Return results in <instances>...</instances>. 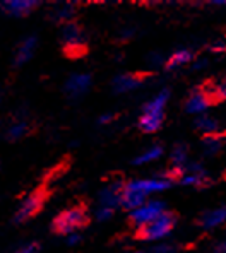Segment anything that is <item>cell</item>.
<instances>
[{
	"instance_id": "obj_21",
	"label": "cell",
	"mask_w": 226,
	"mask_h": 253,
	"mask_svg": "<svg viewBox=\"0 0 226 253\" xmlns=\"http://www.w3.org/2000/svg\"><path fill=\"white\" fill-rule=\"evenodd\" d=\"M161 156H163V147L161 146H153V147L146 149L144 152H140L139 156H136V158L132 159V165H136V166L147 165V163L158 161Z\"/></svg>"
},
{
	"instance_id": "obj_28",
	"label": "cell",
	"mask_w": 226,
	"mask_h": 253,
	"mask_svg": "<svg viewBox=\"0 0 226 253\" xmlns=\"http://www.w3.org/2000/svg\"><path fill=\"white\" fill-rule=\"evenodd\" d=\"M209 50L213 51V53H225V50H226L225 42L223 40H216V42L209 46Z\"/></svg>"
},
{
	"instance_id": "obj_18",
	"label": "cell",
	"mask_w": 226,
	"mask_h": 253,
	"mask_svg": "<svg viewBox=\"0 0 226 253\" xmlns=\"http://www.w3.org/2000/svg\"><path fill=\"white\" fill-rule=\"evenodd\" d=\"M204 92L207 94L209 98L211 105H216V103H221L225 101L226 98V84L225 81H213L211 84L204 85Z\"/></svg>"
},
{
	"instance_id": "obj_6",
	"label": "cell",
	"mask_w": 226,
	"mask_h": 253,
	"mask_svg": "<svg viewBox=\"0 0 226 253\" xmlns=\"http://www.w3.org/2000/svg\"><path fill=\"white\" fill-rule=\"evenodd\" d=\"M60 38L65 46V51H67V55H70V57H76V55H81L84 51L83 29H81V26L77 24V22H74V21L65 22V24L62 26Z\"/></svg>"
},
{
	"instance_id": "obj_23",
	"label": "cell",
	"mask_w": 226,
	"mask_h": 253,
	"mask_svg": "<svg viewBox=\"0 0 226 253\" xmlns=\"http://www.w3.org/2000/svg\"><path fill=\"white\" fill-rule=\"evenodd\" d=\"M72 16H74V3H62V5H58L53 12L55 21L62 22V24L72 21Z\"/></svg>"
},
{
	"instance_id": "obj_3",
	"label": "cell",
	"mask_w": 226,
	"mask_h": 253,
	"mask_svg": "<svg viewBox=\"0 0 226 253\" xmlns=\"http://www.w3.org/2000/svg\"><path fill=\"white\" fill-rule=\"evenodd\" d=\"M177 226V214L172 211H165L161 215L147 222L146 226L136 229V238L142 241H161L168 238Z\"/></svg>"
},
{
	"instance_id": "obj_29",
	"label": "cell",
	"mask_w": 226,
	"mask_h": 253,
	"mask_svg": "<svg viewBox=\"0 0 226 253\" xmlns=\"http://www.w3.org/2000/svg\"><path fill=\"white\" fill-rule=\"evenodd\" d=\"M113 118H115L113 113H103L101 117L98 118V124L99 125H106V124H110V122H112Z\"/></svg>"
},
{
	"instance_id": "obj_2",
	"label": "cell",
	"mask_w": 226,
	"mask_h": 253,
	"mask_svg": "<svg viewBox=\"0 0 226 253\" xmlns=\"http://www.w3.org/2000/svg\"><path fill=\"white\" fill-rule=\"evenodd\" d=\"M90 221H91V215H90V212H88V209L84 206H81V204H77V206L69 207V209H65L64 212H60V214L55 217L53 224H51V229H53V233L67 236L70 233H76V231H79V229L86 228V226L90 224Z\"/></svg>"
},
{
	"instance_id": "obj_32",
	"label": "cell",
	"mask_w": 226,
	"mask_h": 253,
	"mask_svg": "<svg viewBox=\"0 0 226 253\" xmlns=\"http://www.w3.org/2000/svg\"><path fill=\"white\" fill-rule=\"evenodd\" d=\"M131 253H144V252H131Z\"/></svg>"
},
{
	"instance_id": "obj_7",
	"label": "cell",
	"mask_w": 226,
	"mask_h": 253,
	"mask_svg": "<svg viewBox=\"0 0 226 253\" xmlns=\"http://www.w3.org/2000/svg\"><path fill=\"white\" fill-rule=\"evenodd\" d=\"M92 85V76L88 72H74L65 79L64 92L69 99H79L86 94Z\"/></svg>"
},
{
	"instance_id": "obj_31",
	"label": "cell",
	"mask_w": 226,
	"mask_h": 253,
	"mask_svg": "<svg viewBox=\"0 0 226 253\" xmlns=\"http://www.w3.org/2000/svg\"><path fill=\"white\" fill-rule=\"evenodd\" d=\"M225 250H226V248H225L223 241H221V243H218L216 247H214V253H225Z\"/></svg>"
},
{
	"instance_id": "obj_11",
	"label": "cell",
	"mask_w": 226,
	"mask_h": 253,
	"mask_svg": "<svg viewBox=\"0 0 226 253\" xmlns=\"http://www.w3.org/2000/svg\"><path fill=\"white\" fill-rule=\"evenodd\" d=\"M213 106L209 101V98H207V94L204 92L202 87H197L194 89V91L188 94V98L185 99V111H187L188 115H197V117H201V115H206V111L209 110V108Z\"/></svg>"
},
{
	"instance_id": "obj_13",
	"label": "cell",
	"mask_w": 226,
	"mask_h": 253,
	"mask_svg": "<svg viewBox=\"0 0 226 253\" xmlns=\"http://www.w3.org/2000/svg\"><path fill=\"white\" fill-rule=\"evenodd\" d=\"M36 46H38V38H36V35L26 36L23 42L19 43V46H17L16 53H14V65L23 67L24 63H28L33 58V55H35Z\"/></svg>"
},
{
	"instance_id": "obj_24",
	"label": "cell",
	"mask_w": 226,
	"mask_h": 253,
	"mask_svg": "<svg viewBox=\"0 0 226 253\" xmlns=\"http://www.w3.org/2000/svg\"><path fill=\"white\" fill-rule=\"evenodd\" d=\"M113 214H115V211L110 209V207H98V211H96V221L106 222L113 217Z\"/></svg>"
},
{
	"instance_id": "obj_5",
	"label": "cell",
	"mask_w": 226,
	"mask_h": 253,
	"mask_svg": "<svg viewBox=\"0 0 226 253\" xmlns=\"http://www.w3.org/2000/svg\"><path fill=\"white\" fill-rule=\"evenodd\" d=\"M173 185V180L168 174H163V176H153V178H137V180L125 181V187L140 192L142 195H146L147 199H151L156 193H161L165 190H168Z\"/></svg>"
},
{
	"instance_id": "obj_10",
	"label": "cell",
	"mask_w": 226,
	"mask_h": 253,
	"mask_svg": "<svg viewBox=\"0 0 226 253\" xmlns=\"http://www.w3.org/2000/svg\"><path fill=\"white\" fill-rule=\"evenodd\" d=\"M124 180H112L106 187L99 192V207H110V209L117 211L120 207V195L124 190Z\"/></svg>"
},
{
	"instance_id": "obj_20",
	"label": "cell",
	"mask_w": 226,
	"mask_h": 253,
	"mask_svg": "<svg viewBox=\"0 0 226 253\" xmlns=\"http://www.w3.org/2000/svg\"><path fill=\"white\" fill-rule=\"evenodd\" d=\"M221 147H223V135H221V133L202 137V149L206 156H218Z\"/></svg>"
},
{
	"instance_id": "obj_4",
	"label": "cell",
	"mask_w": 226,
	"mask_h": 253,
	"mask_svg": "<svg viewBox=\"0 0 226 253\" xmlns=\"http://www.w3.org/2000/svg\"><path fill=\"white\" fill-rule=\"evenodd\" d=\"M166 211V204L159 199H147L140 207L129 212V222L134 226L136 229L146 226L147 222H151L153 219H156L158 215H161Z\"/></svg>"
},
{
	"instance_id": "obj_1",
	"label": "cell",
	"mask_w": 226,
	"mask_h": 253,
	"mask_svg": "<svg viewBox=\"0 0 226 253\" xmlns=\"http://www.w3.org/2000/svg\"><path fill=\"white\" fill-rule=\"evenodd\" d=\"M170 99V89H161L151 101L142 106L137 126L142 133H156L165 124V108Z\"/></svg>"
},
{
	"instance_id": "obj_19",
	"label": "cell",
	"mask_w": 226,
	"mask_h": 253,
	"mask_svg": "<svg viewBox=\"0 0 226 253\" xmlns=\"http://www.w3.org/2000/svg\"><path fill=\"white\" fill-rule=\"evenodd\" d=\"M195 128L204 135H214V133H220V124L214 117L209 115H201V117L195 118Z\"/></svg>"
},
{
	"instance_id": "obj_17",
	"label": "cell",
	"mask_w": 226,
	"mask_h": 253,
	"mask_svg": "<svg viewBox=\"0 0 226 253\" xmlns=\"http://www.w3.org/2000/svg\"><path fill=\"white\" fill-rule=\"evenodd\" d=\"M170 163L173 165V174L170 176L173 180L175 173H179V171L188 163V146L187 144H177V146L173 147L172 154H170ZM173 183H175V181H173Z\"/></svg>"
},
{
	"instance_id": "obj_15",
	"label": "cell",
	"mask_w": 226,
	"mask_h": 253,
	"mask_svg": "<svg viewBox=\"0 0 226 253\" xmlns=\"http://www.w3.org/2000/svg\"><path fill=\"white\" fill-rule=\"evenodd\" d=\"M195 55L192 50H188V48H180V50H175L172 55H170V58L165 62V70H177L180 69V67H185V65H190L192 62H194Z\"/></svg>"
},
{
	"instance_id": "obj_27",
	"label": "cell",
	"mask_w": 226,
	"mask_h": 253,
	"mask_svg": "<svg viewBox=\"0 0 226 253\" xmlns=\"http://www.w3.org/2000/svg\"><path fill=\"white\" fill-rule=\"evenodd\" d=\"M151 253H175V247L173 245H156V247H153V250H151Z\"/></svg>"
},
{
	"instance_id": "obj_8",
	"label": "cell",
	"mask_w": 226,
	"mask_h": 253,
	"mask_svg": "<svg viewBox=\"0 0 226 253\" xmlns=\"http://www.w3.org/2000/svg\"><path fill=\"white\" fill-rule=\"evenodd\" d=\"M43 207V197L42 192H33L31 195H28L26 199L21 202L19 209L14 214V222L16 224H23V222H28L31 217H35Z\"/></svg>"
},
{
	"instance_id": "obj_26",
	"label": "cell",
	"mask_w": 226,
	"mask_h": 253,
	"mask_svg": "<svg viewBox=\"0 0 226 253\" xmlns=\"http://www.w3.org/2000/svg\"><path fill=\"white\" fill-rule=\"evenodd\" d=\"M14 253H40V245L36 243V241H33V243H28V245H24V247H21L19 250H16Z\"/></svg>"
},
{
	"instance_id": "obj_16",
	"label": "cell",
	"mask_w": 226,
	"mask_h": 253,
	"mask_svg": "<svg viewBox=\"0 0 226 253\" xmlns=\"http://www.w3.org/2000/svg\"><path fill=\"white\" fill-rule=\"evenodd\" d=\"M175 181H179L181 187H197L202 188L209 185V174L206 173H177Z\"/></svg>"
},
{
	"instance_id": "obj_30",
	"label": "cell",
	"mask_w": 226,
	"mask_h": 253,
	"mask_svg": "<svg viewBox=\"0 0 226 253\" xmlns=\"http://www.w3.org/2000/svg\"><path fill=\"white\" fill-rule=\"evenodd\" d=\"M204 65H207V60H206V58H201V60H197V62H192V67H194L195 70L204 69Z\"/></svg>"
},
{
	"instance_id": "obj_9",
	"label": "cell",
	"mask_w": 226,
	"mask_h": 253,
	"mask_svg": "<svg viewBox=\"0 0 226 253\" xmlns=\"http://www.w3.org/2000/svg\"><path fill=\"white\" fill-rule=\"evenodd\" d=\"M42 3L38 0H3L0 2V10L12 17H26L35 12Z\"/></svg>"
},
{
	"instance_id": "obj_33",
	"label": "cell",
	"mask_w": 226,
	"mask_h": 253,
	"mask_svg": "<svg viewBox=\"0 0 226 253\" xmlns=\"http://www.w3.org/2000/svg\"><path fill=\"white\" fill-rule=\"evenodd\" d=\"M0 103H2V98H0Z\"/></svg>"
},
{
	"instance_id": "obj_12",
	"label": "cell",
	"mask_w": 226,
	"mask_h": 253,
	"mask_svg": "<svg viewBox=\"0 0 226 253\" xmlns=\"http://www.w3.org/2000/svg\"><path fill=\"white\" fill-rule=\"evenodd\" d=\"M144 84V77L140 74H120V76L113 77L112 89L115 94H125L139 89Z\"/></svg>"
},
{
	"instance_id": "obj_25",
	"label": "cell",
	"mask_w": 226,
	"mask_h": 253,
	"mask_svg": "<svg viewBox=\"0 0 226 253\" xmlns=\"http://www.w3.org/2000/svg\"><path fill=\"white\" fill-rule=\"evenodd\" d=\"M83 241V234H81L79 231H76V233H70L65 236V243L69 245V247H77V245Z\"/></svg>"
},
{
	"instance_id": "obj_22",
	"label": "cell",
	"mask_w": 226,
	"mask_h": 253,
	"mask_svg": "<svg viewBox=\"0 0 226 253\" xmlns=\"http://www.w3.org/2000/svg\"><path fill=\"white\" fill-rule=\"evenodd\" d=\"M28 132H29L28 122H26V120H17V122H14L9 128H7L5 137H7V140H10V142H16V140L24 139V137L28 135Z\"/></svg>"
},
{
	"instance_id": "obj_14",
	"label": "cell",
	"mask_w": 226,
	"mask_h": 253,
	"mask_svg": "<svg viewBox=\"0 0 226 253\" xmlns=\"http://www.w3.org/2000/svg\"><path fill=\"white\" fill-rule=\"evenodd\" d=\"M226 221V207H216V209H209L199 217V224L202 226L204 229H214L220 228L221 224H225Z\"/></svg>"
}]
</instances>
